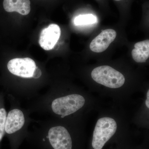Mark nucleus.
Listing matches in <instances>:
<instances>
[{"instance_id": "obj_1", "label": "nucleus", "mask_w": 149, "mask_h": 149, "mask_svg": "<svg viewBox=\"0 0 149 149\" xmlns=\"http://www.w3.org/2000/svg\"><path fill=\"white\" fill-rule=\"evenodd\" d=\"M43 146L47 149H74L71 134L65 127H52L40 139Z\"/></svg>"}, {"instance_id": "obj_2", "label": "nucleus", "mask_w": 149, "mask_h": 149, "mask_svg": "<svg viewBox=\"0 0 149 149\" xmlns=\"http://www.w3.org/2000/svg\"><path fill=\"white\" fill-rule=\"evenodd\" d=\"M117 129V123L113 118L105 117L99 119L93 132L92 149H104L114 136Z\"/></svg>"}, {"instance_id": "obj_3", "label": "nucleus", "mask_w": 149, "mask_h": 149, "mask_svg": "<svg viewBox=\"0 0 149 149\" xmlns=\"http://www.w3.org/2000/svg\"><path fill=\"white\" fill-rule=\"evenodd\" d=\"M91 77L96 83L112 89L122 87L125 82L122 73L108 65L97 67L93 69Z\"/></svg>"}, {"instance_id": "obj_4", "label": "nucleus", "mask_w": 149, "mask_h": 149, "mask_svg": "<svg viewBox=\"0 0 149 149\" xmlns=\"http://www.w3.org/2000/svg\"><path fill=\"white\" fill-rule=\"evenodd\" d=\"M85 102L83 96L71 94L55 99L52 102L51 107L54 113L63 118L80 109L84 106Z\"/></svg>"}, {"instance_id": "obj_5", "label": "nucleus", "mask_w": 149, "mask_h": 149, "mask_svg": "<svg viewBox=\"0 0 149 149\" xmlns=\"http://www.w3.org/2000/svg\"><path fill=\"white\" fill-rule=\"evenodd\" d=\"M36 67L35 62L29 58H13L10 60L7 64L10 72L23 78H33Z\"/></svg>"}, {"instance_id": "obj_6", "label": "nucleus", "mask_w": 149, "mask_h": 149, "mask_svg": "<svg viewBox=\"0 0 149 149\" xmlns=\"http://www.w3.org/2000/svg\"><path fill=\"white\" fill-rule=\"evenodd\" d=\"M25 117L23 112L17 109L11 110L9 112L6 119L5 130L6 133L13 138V148L15 135L24 125Z\"/></svg>"}, {"instance_id": "obj_7", "label": "nucleus", "mask_w": 149, "mask_h": 149, "mask_svg": "<svg viewBox=\"0 0 149 149\" xmlns=\"http://www.w3.org/2000/svg\"><path fill=\"white\" fill-rule=\"evenodd\" d=\"M61 30L58 25L50 24L43 29L40 33L39 42L40 47L45 50L52 49L60 37Z\"/></svg>"}, {"instance_id": "obj_8", "label": "nucleus", "mask_w": 149, "mask_h": 149, "mask_svg": "<svg viewBox=\"0 0 149 149\" xmlns=\"http://www.w3.org/2000/svg\"><path fill=\"white\" fill-rule=\"evenodd\" d=\"M116 35L117 33L113 29L104 30L91 42L90 49L94 52H102L114 41Z\"/></svg>"}, {"instance_id": "obj_9", "label": "nucleus", "mask_w": 149, "mask_h": 149, "mask_svg": "<svg viewBox=\"0 0 149 149\" xmlns=\"http://www.w3.org/2000/svg\"><path fill=\"white\" fill-rule=\"evenodd\" d=\"M29 0H4V9L7 12H16L22 15L29 14L31 10Z\"/></svg>"}, {"instance_id": "obj_10", "label": "nucleus", "mask_w": 149, "mask_h": 149, "mask_svg": "<svg viewBox=\"0 0 149 149\" xmlns=\"http://www.w3.org/2000/svg\"><path fill=\"white\" fill-rule=\"evenodd\" d=\"M132 57L137 63H144L149 57V40L136 43L132 51Z\"/></svg>"}, {"instance_id": "obj_11", "label": "nucleus", "mask_w": 149, "mask_h": 149, "mask_svg": "<svg viewBox=\"0 0 149 149\" xmlns=\"http://www.w3.org/2000/svg\"><path fill=\"white\" fill-rule=\"evenodd\" d=\"M97 22L95 16L92 14L80 15L76 17L74 19V24L76 25L93 24Z\"/></svg>"}, {"instance_id": "obj_12", "label": "nucleus", "mask_w": 149, "mask_h": 149, "mask_svg": "<svg viewBox=\"0 0 149 149\" xmlns=\"http://www.w3.org/2000/svg\"><path fill=\"white\" fill-rule=\"evenodd\" d=\"M7 117V112L5 109L1 108L0 109V143L4 135L6 119Z\"/></svg>"}, {"instance_id": "obj_13", "label": "nucleus", "mask_w": 149, "mask_h": 149, "mask_svg": "<svg viewBox=\"0 0 149 149\" xmlns=\"http://www.w3.org/2000/svg\"><path fill=\"white\" fill-rule=\"evenodd\" d=\"M41 75H42V71L38 67H37L35 70V72H34L33 78H35V79H37L41 77Z\"/></svg>"}, {"instance_id": "obj_14", "label": "nucleus", "mask_w": 149, "mask_h": 149, "mask_svg": "<svg viewBox=\"0 0 149 149\" xmlns=\"http://www.w3.org/2000/svg\"><path fill=\"white\" fill-rule=\"evenodd\" d=\"M149 90L148 91L147 93V99L146 101V104L147 107L149 108Z\"/></svg>"}, {"instance_id": "obj_15", "label": "nucleus", "mask_w": 149, "mask_h": 149, "mask_svg": "<svg viewBox=\"0 0 149 149\" xmlns=\"http://www.w3.org/2000/svg\"><path fill=\"white\" fill-rule=\"evenodd\" d=\"M114 1H121V0H114Z\"/></svg>"}]
</instances>
